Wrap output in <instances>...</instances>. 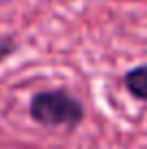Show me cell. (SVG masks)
Wrapping results in <instances>:
<instances>
[{"label":"cell","instance_id":"obj_1","mask_svg":"<svg viewBox=\"0 0 147 149\" xmlns=\"http://www.w3.org/2000/svg\"><path fill=\"white\" fill-rule=\"evenodd\" d=\"M28 112L35 123L43 127L76 130L84 119V106L67 89H50L33 95Z\"/></svg>","mask_w":147,"mask_h":149},{"label":"cell","instance_id":"obj_2","mask_svg":"<svg viewBox=\"0 0 147 149\" xmlns=\"http://www.w3.org/2000/svg\"><path fill=\"white\" fill-rule=\"evenodd\" d=\"M123 86L134 100L147 102V63L136 65V67L128 69L123 76Z\"/></svg>","mask_w":147,"mask_h":149},{"label":"cell","instance_id":"obj_3","mask_svg":"<svg viewBox=\"0 0 147 149\" xmlns=\"http://www.w3.org/2000/svg\"><path fill=\"white\" fill-rule=\"evenodd\" d=\"M13 52V41L11 39H4V41H0V61L2 58H7L9 54Z\"/></svg>","mask_w":147,"mask_h":149}]
</instances>
